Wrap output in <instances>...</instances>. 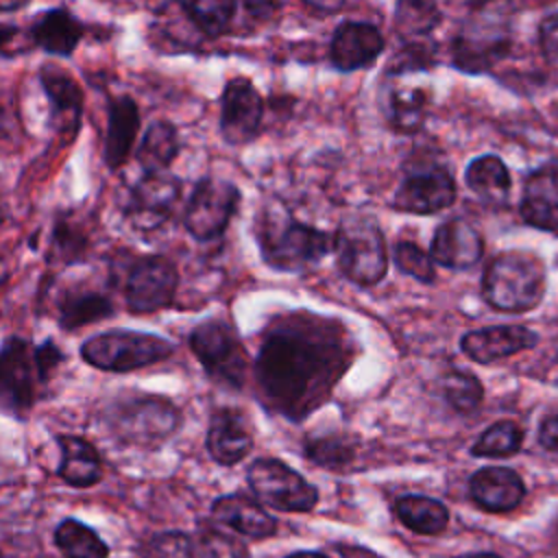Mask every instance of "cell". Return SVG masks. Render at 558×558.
<instances>
[{"label": "cell", "mask_w": 558, "mask_h": 558, "mask_svg": "<svg viewBox=\"0 0 558 558\" xmlns=\"http://www.w3.org/2000/svg\"><path fill=\"white\" fill-rule=\"evenodd\" d=\"M351 362L336 320L294 314L275 323L255 360L259 399L272 412L301 421L320 405Z\"/></svg>", "instance_id": "1"}, {"label": "cell", "mask_w": 558, "mask_h": 558, "mask_svg": "<svg viewBox=\"0 0 558 558\" xmlns=\"http://www.w3.org/2000/svg\"><path fill=\"white\" fill-rule=\"evenodd\" d=\"M262 257L283 272H299L316 266L333 248V238L303 225L283 211L266 214L257 231Z\"/></svg>", "instance_id": "2"}, {"label": "cell", "mask_w": 558, "mask_h": 558, "mask_svg": "<svg viewBox=\"0 0 558 558\" xmlns=\"http://www.w3.org/2000/svg\"><path fill=\"white\" fill-rule=\"evenodd\" d=\"M482 294L499 312L534 310L545 294V266L532 253H501L484 270Z\"/></svg>", "instance_id": "3"}, {"label": "cell", "mask_w": 558, "mask_h": 558, "mask_svg": "<svg viewBox=\"0 0 558 558\" xmlns=\"http://www.w3.org/2000/svg\"><path fill=\"white\" fill-rule=\"evenodd\" d=\"M333 251L338 268L357 286H375L388 268L386 242L373 218H347L336 235Z\"/></svg>", "instance_id": "4"}, {"label": "cell", "mask_w": 558, "mask_h": 558, "mask_svg": "<svg viewBox=\"0 0 558 558\" xmlns=\"http://www.w3.org/2000/svg\"><path fill=\"white\" fill-rule=\"evenodd\" d=\"M172 351L174 347L166 338L129 329L102 331L81 347V355L87 364L109 373H126L148 366L166 360Z\"/></svg>", "instance_id": "5"}, {"label": "cell", "mask_w": 558, "mask_h": 558, "mask_svg": "<svg viewBox=\"0 0 558 558\" xmlns=\"http://www.w3.org/2000/svg\"><path fill=\"white\" fill-rule=\"evenodd\" d=\"M190 347L214 381L231 388L244 384L246 349L229 323L218 318L203 320L192 329Z\"/></svg>", "instance_id": "6"}, {"label": "cell", "mask_w": 558, "mask_h": 558, "mask_svg": "<svg viewBox=\"0 0 558 558\" xmlns=\"http://www.w3.org/2000/svg\"><path fill=\"white\" fill-rule=\"evenodd\" d=\"M248 486L259 501L281 512H310L318 490L301 473L275 458H257L248 471Z\"/></svg>", "instance_id": "7"}, {"label": "cell", "mask_w": 558, "mask_h": 558, "mask_svg": "<svg viewBox=\"0 0 558 558\" xmlns=\"http://www.w3.org/2000/svg\"><path fill=\"white\" fill-rule=\"evenodd\" d=\"M240 192L233 183L205 177L194 185L185 209V229L201 242L220 238L235 214Z\"/></svg>", "instance_id": "8"}, {"label": "cell", "mask_w": 558, "mask_h": 558, "mask_svg": "<svg viewBox=\"0 0 558 558\" xmlns=\"http://www.w3.org/2000/svg\"><path fill=\"white\" fill-rule=\"evenodd\" d=\"M179 275L161 255L137 257L124 277V301L133 314H150L172 303Z\"/></svg>", "instance_id": "9"}, {"label": "cell", "mask_w": 558, "mask_h": 558, "mask_svg": "<svg viewBox=\"0 0 558 558\" xmlns=\"http://www.w3.org/2000/svg\"><path fill=\"white\" fill-rule=\"evenodd\" d=\"M508 24L495 11L471 17L453 41V61L466 72H484L508 50Z\"/></svg>", "instance_id": "10"}, {"label": "cell", "mask_w": 558, "mask_h": 558, "mask_svg": "<svg viewBox=\"0 0 558 558\" xmlns=\"http://www.w3.org/2000/svg\"><path fill=\"white\" fill-rule=\"evenodd\" d=\"M111 425L126 442L155 445L179 427V410L161 397H137L116 410Z\"/></svg>", "instance_id": "11"}, {"label": "cell", "mask_w": 558, "mask_h": 558, "mask_svg": "<svg viewBox=\"0 0 558 558\" xmlns=\"http://www.w3.org/2000/svg\"><path fill=\"white\" fill-rule=\"evenodd\" d=\"M264 100L255 85L244 78H231L220 98V129L229 144H246L262 129Z\"/></svg>", "instance_id": "12"}, {"label": "cell", "mask_w": 558, "mask_h": 558, "mask_svg": "<svg viewBox=\"0 0 558 558\" xmlns=\"http://www.w3.org/2000/svg\"><path fill=\"white\" fill-rule=\"evenodd\" d=\"M2 405L7 412L24 416L35 399V379H39L35 364V349L26 340L11 336L2 347V368H0ZM41 381V379H39Z\"/></svg>", "instance_id": "13"}, {"label": "cell", "mask_w": 558, "mask_h": 558, "mask_svg": "<svg viewBox=\"0 0 558 558\" xmlns=\"http://www.w3.org/2000/svg\"><path fill=\"white\" fill-rule=\"evenodd\" d=\"M179 194H181V183L166 170L144 172V177L131 190V196L126 203V216L137 229L150 231L172 214V207L177 205Z\"/></svg>", "instance_id": "14"}, {"label": "cell", "mask_w": 558, "mask_h": 558, "mask_svg": "<svg viewBox=\"0 0 558 558\" xmlns=\"http://www.w3.org/2000/svg\"><path fill=\"white\" fill-rule=\"evenodd\" d=\"M456 201V183L449 170L432 168L410 174L395 194V207L408 214H436Z\"/></svg>", "instance_id": "15"}, {"label": "cell", "mask_w": 558, "mask_h": 558, "mask_svg": "<svg viewBox=\"0 0 558 558\" xmlns=\"http://www.w3.org/2000/svg\"><path fill=\"white\" fill-rule=\"evenodd\" d=\"M384 50V37L377 26L368 22H344L336 28L329 46V61L342 70L353 72L371 65Z\"/></svg>", "instance_id": "16"}, {"label": "cell", "mask_w": 558, "mask_h": 558, "mask_svg": "<svg viewBox=\"0 0 558 558\" xmlns=\"http://www.w3.org/2000/svg\"><path fill=\"white\" fill-rule=\"evenodd\" d=\"M482 253H484L482 235L473 225H469L462 218H451L442 222L436 229L429 246L432 259L453 270L471 268L473 264L480 262Z\"/></svg>", "instance_id": "17"}, {"label": "cell", "mask_w": 558, "mask_h": 558, "mask_svg": "<svg viewBox=\"0 0 558 558\" xmlns=\"http://www.w3.org/2000/svg\"><path fill=\"white\" fill-rule=\"evenodd\" d=\"M536 344V333L523 325H497L462 336L460 349L475 362L488 364Z\"/></svg>", "instance_id": "18"}, {"label": "cell", "mask_w": 558, "mask_h": 558, "mask_svg": "<svg viewBox=\"0 0 558 558\" xmlns=\"http://www.w3.org/2000/svg\"><path fill=\"white\" fill-rule=\"evenodd\" d=\"M469 490L482 510L495 514L514 510L525 495V486L519 473L506 466H484L475 471L471 475Z\"/></svg>", "instance_id": "19"}, {"label": "cell", "mask_w": 558, "mask_h": 558, "mask_svg": "<svg viewBox=\"0 0 558 558\" xmlns=\"http://www.w3.org/2000/svg\"><path fill=\"white\" fill-rule=\"evenodd\" d=\"M521 216L527 225L545 231L558 229V166L547 163L534 170L523 187Z\"/></svg>", "instance_id": "20"}, {"label": "cell", "mask_w": 558, "mask_h": 558, "mask_svg": "<svg viewBox=\"0 0 558 558\" xmlns=\"http://www.w3.org/2000/svg\"><path fill=\"white\" fill-rule=\"evenodd\" d=\"M205 442L214 462L233 466L251 451L253 438L244 427L242 414L231 408H222L211 416Z\"/></svg>", "instance_id": "21"}, {"label": "cell", "mask_w": 558, "mask_h": 558, "mask_svg": "<svg viewBox=\"0 0 558 558\" xmlns=\"http://www.w3.org/2000/svg\"><path fill=\"white\" fill-rule=\"evenodd\" d=\"M211 514L222 525L251 538H266L272 536L277 530L275 517H270L255 499L242 493L218 497L211 504Z\"/></svg>", "instance_id": "22"}, {"label": "cell", "mask_w": 558, "mask_h": 558, "mask_svg": "<svg viewBox=\"0 0 558 558\" xmlns=\"http://www.w3.org/2000/svg\"><path fill=\"white\" fill-rule=\"evenodd\" d=\"M140 111L133 98H111L107 111V137H105V161L109 168H120L137 137Z\"/></svg>", "instance_id": "23"}, {"label": "cell", "mask_w": 558, "mask_h": 558, "mask_svg": "<svg viewBox=\"0 0 558 558\" xmlns=\"http://www.w3.org/2000/svg\"><path fill=\"white\" fill-rule=\"evenodd\" d=\"M31 37L35 46L50 54L68 57L74 52L83 37L81 22L65 9L44 11L31 26Z\"/></svg>", "instance_id": "24"}, {"label": "cell", "mask_w": 558, "mask_h": 558, "mask_svg": "<svg viewBox=\"0 0 558 558\" xmlns=\"http://www.w3.org/2000/svg\"><path fill=\"white\" fill-rule=\"evenodd\" d=\"M39 78H41L46 96L52 102L54 120L59 122L61 131L74 133L76 126H78L81 102H83L78 85L59 65H44Z\"/></svg>", "instance_id": "25"}, {"label": "cell", "mask_w": 558, "mask_h": 558, "mask_svg": "<svg viewBox=\"0 0 558 558\" xmlns=\"http://www.w3.org/2000/svg\"><path fill=\"white\" fill-rule=\"evenodd\" d=\"M57 442L61 445L59 475L63 482L76 488H85L100 480L102 466L92 442L78 436H59Z\"/></svg>", "instance_id": "26"}, {"label": "cell", "mask_w": 558, "mask_h": 558, "mask_svg": "<svg viewBox=\"0 0 558 558\" xmlns=\"http://www.w3.org/2000/svg\"><path fill=\"white\" fill-rule=\"evenodd\" d=\"M395 512L399 521L416 534H438L449 523L447 508L438 499L425 495L399 497L395 504Z\"/></svg>", "instance_id": "27"}, {"label": "cell", "mask_w": 558, "mask_h": 558, "mask_svg": "<svg viewBox=\"0 0 558 558\" xmlns=\"http://www.w3.org/2000/svg\"><path fill=\"white\" fill-rule=\"evenodd\" d=\"M466 185L486 203H504L510 192V174L495 155H482L466 168Z\"/></svg>", "instance_id": "28"}, {"label": "cell", "mask_w": 558, "mask_h": 558, "mask_svg": "<svg viewBox=\"0 0 558 558\" xmlns=\"http://www.w3.org/2000/svg\"><path fill=\"white\" fill-rule=\"evenodd\" d=\"M179 153V137L177 129L166 122H153L146 133L142 135L140 148H137V163L144 168V172H163L172 159Z\"/></svg>", "instance_id": "29"}, {"label": "cell", "mask_w": 558, "mask_h": 558, "mask_svg": "<svg viewBox=\"0 0 558 558\" xmlns=\"http://www.w3.org/2000/svg\"><path fill=\"white\" fill-rule=\"evenodd\" d=\"M54 543L65 558H109L107 543L76 519H65L57 525Z\"/></svg>", "instance_id": "30"}, {"label": "cell", "mask_w": 558, "mask_h": 558, "mask_svg": "<svg viewBox=\"0 0 558 558\" xmlns=\"http://www.w3.org/2000/svg\"><path fill=\"white\" fill-rule=\"evenodd\" d=\"M183 13L207 37H218L231 24L238 0H181Z\"/></svg>", "instance_id": "31"}, {"label": "cell", "mask_w": 558, "mask_h": 558, "mask_svg": "<svg viewBox=\"0 0 558 558\" xmlns=\"http://www.w3.org/2000/svg\"><path fill=\"white\" fill-rule=\"evenodd\" d=\"M111 301L96 292H85L76 296H68L59 307V323L63 329H76L111 316Z\"/></svg>", "instance_id": "32"}, {"label": "cell", "mask_w": 558, "mask_h": 558, "mask_svg": "<svg viewBox=\"0 0 558 558\" xmlns=\"http://www.w3.org/2000/svg\"><path fill=\"white\" fill-rule=\"evenodd\" d=\"M523 432L512 421L493 423L473 445L471 453L480 458H506L521 449Z\"/></svg>", "instance_id": "33"}, {"label": "cell", "mask_w": 558, "mask_h": 558, "mask_svg": "<svg viewBox=\"0 0 558 558\" xmlns=\"http://www.w3.org/2000/svg\"><path fill=\"white\" fill-rule=\"evenodd\" d=\"M440 20L434 0H399L395 11L397 31L405 37H418L429 33Z\"/></svg>", "instance_id": "34"}, {"label": "cell", "mask_w": 558, "mask_h": 558, "mask_svg": "<svg viewBox=\"0 0 558 558\" xmlns=\"http://www.w3.org/2000/svg\"><path fill=\"white\" fill-rule=\"evenodd\" d=\"M442 392L447 403L458 412H473L482 401V384L475 375L453 371L442 379Z\"/></svg>", "instance_id": "35"}, {"label": "cell", "mask_w": 558, "mask_h": 558, "mask_svg": "<svg viewBox=\"0 0 558 558\" xmlns=\"http://www.w3.org/2000/svg\"><path fill=\"white\" fill-rule=\"evenodd\" d=\"M196 558H251L244 543L216 527H203L196 536Z\"/></svg>", "instance_id": "36"}, {"label": "cell", "mask_w": 558, "mask_h": 558, "mask_svg": "<svg viewBox=\"0 0 558 558\" xmlns=\"http://www.w3.org/2000/svg\"><path fill=\"white\" fill-rule=\"evenodd\" d=\"M395 264L399 266L401 272L423 281V283H432L436 279V270H434V259L429 253H425L418 244L401 240L395 244Z\"/></svg>", "instance_id": "37"}, {"label": "cell", "mask_w": 558, "mask_h": 558, "mask_svg": "<svg viewBox=\"0 0 558 558\" xmlns=\"http://www.w3.org/2000/svg\"><path fill=\"white\" fill-rule=\"evenodd\" d=\"M196 549L185 532H161L142 547V558H194Z\"/></svg>", "instance_id": "38"}, {"label": "cell", "mask_w": 558, "mask_h": 558, "mask_svg": "<svg viewBox=\"0 0 558 558\" xmlns=\"http://www.w3.org/2000/svg\"><path fill=\"white\" fill-rule=\"evenodd\" d=\"M425 96L421 92H397L390 100V120L395 126L410 131L421 124Z\"/></svg>", "instance_id": "39"}, {"label": "cell", "mask_w": 558, "mask_h": 558, "mask_svg": "<svg viewBox=\"0 0 558 558\" xmlns=\"http://www.w3.org/2000/svg\"><path fill=\"white\" fill-rule=\"evenodd\" d=\"M305 451L320 466H338V464H347L351 460L349 445L338 438H331V436L310 440Z\"/></svg>", "instance_id": "40"}, {"label": "cell", "mask_w": 558, "mask_h": 558, "mask_svg": "<svg viewBox=\"0 0 558 558\" xmlns=\"http://www.w3.org/2000/svg\"><path fill=\"white\" fill-rule=\"evenodd\" d=\"M538 41H541V50H543L547 63L551 65L554 72H558V13L545 17L541 22Z\"/></svg>", "instance_id": "41"}, {"label": "cell", "mask_w": 558, "mask_h": 558, "mask_svg": "<svg viewBox=\"0 0 558 558\" xmlns=\"http://www.w3.org/2000/svg\"><path fill=\"white\" fill-rule=\"evenodd\" d=\"M61 362H63V353L59 351V347L52 340H46L39 347H35V364H37V373H39L41 381H46L57 371V366Z\"/></svg>", "instance_id": "42"}, {"label": "cell", "mask_w": 558, "mask_h": 558, "mask_svg": "<svg viewBox=\"0 0 558 558\" xmlns=\"http://www.w3.org/2000/svg\"><path fill=\"white\" fill-rule=\"evenodd\" d=\"M538 442L545 449L558 451V410L547 414L538 427Z\"/></svg>", "instance_id": "43"}, {"label": "cell", "mask_w": 558, "mask_h": 558, "mask_svg": "<svg viewBox=\"0 0 558 558\" xmlns=\"http://www.w3.org/2000/svg\"><path fill=\"white\" fill-rule=\"evenodd\" d=\"M303 2L318 13H336L344 7V0H303Z\"/></svg>", "instance_id": "44"}, {"label": "cell", "mask_w": 558, "mask_h": 558, "mask_svg": "<svg viewBox=\"0 0 558 558\" xmlns=\"http://www.w3.org/2000/svg\"><path fill=\"white\" fill-rule=\"evenodd\" d=\"M244 4H246V9L251 11V13H257V15H268V13H272L275 9H277V0H244Z\"/></svg>", "instance_id": "45"}, {"label": "cell", "mask_w": 558, "mask_h": 558, "mask_svg": "<svg viewBox=\"0 0 558 558\" xmlns=\"http://www.w3.org/2000/svg\"><path fill=\"white\" fill-rule=\"evenodd\" d=\"M340 551H342L344 558H379V556L373 554L371 549H362V547H353L351 551H347V549H340Z\"/></svg>", "instance_id": "46"}, {"label": "cell", "mask_w": 558, "mask_h": 558, "mask_svg": "<svg viewBox=\"0 0 558 558\" xmlns=\"http://www.w3.org/2000/svg\"><path fill=\"white\" fill-rule=\"evenodd\" d=\"M28 0H0V9L4 11V13H9V11H15V9H20V7H24Z\"/></svg>", "instance_id": "47"}, {"label": "cell", "mask_w": 558, "mask_h": 558, "mask_svg": "<svg viewBox=\"0 0 558 558\" xmlns=\"http://www.w3.org/2000/svg\"><path fill=\"white\" fill-rule=\"evenodd\" d=\"M286 558H329V556H325L320 551H294V554H290Z\"/></svg>", "instance_id": "48"}, {"label": "cell", "mask_w": 558, "mask_h": 558, "mask_svg": "<svg viewBox=\"0 0 558 558\" xmlns=\"http://www.w3.org/2000/svg\"><path fill=\"white\" fill-rule=\"evenodd\" d=\"M456 558H499L497 554H488V551H480V554H462Z\"/></svg>", "instance_id": "49"}]
</instances>
